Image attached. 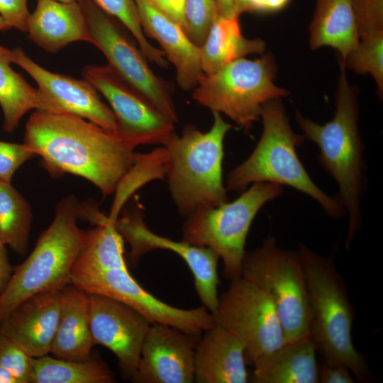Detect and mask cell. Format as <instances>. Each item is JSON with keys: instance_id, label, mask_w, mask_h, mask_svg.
I'll return each mask as SVG.
<instances>
[{"instance_id": "1", "label": "cell", "mask_w": 383, "mask_h": 383, "mask_svg": "<svg viewBox=\"0 0 383 383\" xmlns=\"http://www.w3.org/2000/svg\"><path fill=\"white\" fill-rule=\"evenodd\" d=\"M23 143L40 157L52 177L70 174L91 182L108 196L133 165L134 148L119 135L85 119L35 111L25 128Z\"/></svg>"}, {"instance_id": "2", "label": "cell", "mask_w": 383, "mask_h": 383, "mask_svg": "<svg viewBox=\"0 0 383 383\" xmlns=\"http://www.w3.org/2000/svg\"><path fill=\"white\" fill-rule=\"evenodd\" d=\"M335 94V112L331 121L320 125L296 111L297 123L304 137L313 142L323 170L338 185L336 198L349 216L345 248L349 249L362 223L361 201L367 187L364 145L358 129V104L344 65Z\"/></svg>"}, {"instance_id": "3", "label": "cell", "mask_w": 383, "mask_h": 383, "mask_svg": "<svg viewBox=\"0 0 383 383\" xmlns=\"http://www.w3.org/2000/svg\"><path fill=\"white\" fill-rule=\"evenodd\" d=\"M261 137L250 156L229 172L226 189L243 192L250 184L270 182L291 187L316 200L330 217L347 215L338 199L327 195L313 182L300 161L296 148L305 139L296 134L281 99L265 103L260 110Z\"/></svg>"}, {"instance_id": "4", "label": "cell", "mask_w": 383, "mask_h": 383, "mask_svg": "<svg viewBox=\"0 0 383 383\" xmlns=\"http://www.w3.org/2000/svg\"><path fill=\"white\" fill-rule=\"evenodd\" d=\"M212 113L209 131L188 125L180 135L174 131L164 145L169 191L185 218L197 210L228 201L222 164L224 138L232 126L219 112Z\"/></svg>"}, {"instance_id": "5", "label": "cell", "mask_w": 383, "mask_h": 383, "mask_svg": "<svg viewBox=\"0 0 383 383\" xmlns=\"http://www.w3.org/2000/svg\"><path fill=\"white\" fill-rule=\"evenodd\" d=\"M298 252L312 313L311 334L323 363L344 365L358 382H368L371 374L365 359L353 342L354 308L345 282L335 267L334 255L323 257L303 244H299Z\"/></svg>"}, {"instance_id": "6", "label": "cell", "mask_w": 383, "mask_h": 383, "mask_svg": "<svg viewBox=\"0 0 383 383\" xmlns=\"http://www.w3.org/2000/svg\"><path fill=\"white\" fill-rule=\"evenodd\" d=\"M79 203L70 194L55 207L51 224L40 235L31 253L13 274L0 296V323L21 302L38 293L71 284V273L87 238L77 225Z\"/></svg>"}, {"instance_id": "7", "label": "cell", "mask_w": 383, "mask_h": 383, "mask_svg": "<svg viewBox=\"0 0 383 383\" xmlns=\"http://www.w3.org/2000/svg\"><path fill=\"white\" fill-rule=\"evenodd\" d=\"M282 192V186L274 183H252L234 201L187 216L182 240L212 250L223 261L224 277L231 281L240 279L252 222L264 205Z\"/></svg>"}, {"instance_id": "8", "label": "cell", "mask_w": 383, "mask_h": 383, "mask_svg": "<svg viewBox=\"0 0 383 383\" xmlns=\"http://www.w3.org/2000/svg\"><path fill=\"white\" fill-rule=\"evenodd\" d=\"M241 277L256 285L271 299L286 343L311 335L312 313L304 270L297 251L279 248L274 237L245 252Z\"/></svg>"}, {"instance_id": "9", "label": "cell", "mask_w": 383, "mask_h": 383, "mask_svg": "<svg viewBox=\"0 0 383 383\" xmlns=\"http://www.w3.org/2000/svg\"><path fill=\"white\" fill-rule=\"evenodd\" d=\"M275 73L271 54L255 60L238 58L211 74H203L192 97L211 111L225 114L249 132L260 119L262 105L287 94L285 89L274 84Z\"/></svg>"}, {"instance_id": "10", "label": "cell", "mask_w": 383, "mask_h": 383, "mask_svg": "<svg viewBox=\"0 0 383 383\" xmlns=\"http://www.w3.org/2000/svg\"><path fill=\"white\" fill-rule=\"evenodd\" d=\"M77 1L84 14L91 43L106 56L108 66L165 118L177 123L178 115L170 84L153 72L140 49L110 16L91 0Z\"/></svg>"}, {"instance_id": "11", "label": "cell", "mask_w": 383, "mask_h": 383, "mask_svg": "<svg viewBox=\"0 0 383 383\" xmlns=\"http://www.w3.org/2000/svg\"><path fill=\"white\" fill-rule=\"evenodd\" d=\"M211 313L215 324L240 339L247 362L252 365L286 344L271 299L262 289L242 277L231 281L228 289L218 296V307Z\"/></svg>"}, {"instance_id": "12", "label": "cell", "mask_w": 383, "mask_h": 383, "mask_svg": "<svg viewBox=\"0 0 383 383\" xmlns=\"http://www.w3.org/2000/svg\"><path fill=\"white\" fill-rule=\"evenodd\" d=\"M71 283L87 293L104 295L132 307L152 324H165L198 335L215 324L212 313L204 306L183 309L157 299L135 281L128 267L72 272Z\"/></svg>"}, {"instance_id": "13", "label": "cell", "mask_w": 383, "mask_h": 383, "mask_svg": "<svg viewBox=\"0 0 383 383\" xmlns=\"http://www.w3.org/2000/svg\"><path fill=\"white\" fill-rule=\"evenodd\" d=\"M82 75L107 100L116 118L117 135L129 145L135 148L140 145L167 143L174 131V124L108 65H88Z\"/></svg>"}, {"instance_id": "14", "label": "cell", "mask_w": 383, "mask_h": 383, "mask_svg": "<svg viewBox=\"0 0 383 383\" xmlns=\"http://www.w3.org/2000/svg\"><path fill=\"white\" fill-rule=\"evenodd\" d=\"M13 63L30 75L38 84L36 111L77 116L117 135V121L110 106L86 79L51 72L30 58L21 48L12 50Z\"/></svg>"}, {"instance_id": "15", "label": "cell", "mask_w": 383, "mask_h": 383, "mask_svg": "<svg viewBox=\"0 0 383 383\" xmlns=\"http://www.w3.org/2000/svg\"><path fill=\"white\" fill-rule=\"evenodd\" d=\"M143 217L142 208L137 205L125 210L115 222L116 229L130 245V262L134 265L143 255L158 249L177 254L192 272L196 293L204 306L211 313L214 312L219 296L218 255L208 248L193 245L184 240L176 241L155 233L148 228Z\"/></svg>"}, {"instance_id": "16", "label": "cell", "mask_w": 383, "mask_h": 383, "mask_svg": "<svg viewBox=\"0 0 383 383\" xmlns=\"http://www.w3.org/2000/svg\"><path fill=\"white\" fill-rule=\"evenodd\" d=\"M89 323L94 345L116 356L121 377L131 380L137 369L150 321L132 307L113 298L89 294Z\"/></svg>"}, {"instance_id": "17", "label": "cell", "mask_w": 383, "mask_h": 383, "mask_svg": "<svg viewBox=\"0 0 383 383\" xmlns=\"http://www.w3.org/2000/svg\"><path fill=\"white\" fill-rule=\"evenodd\" d=\"M201 335L172 326L151 324L131 379L136 383H191L194 380L195 351Z\"/></svg>"}, {"instance_id": "18", "label": "cell", "mask_w": 383, "mask_h": 383, "mask_svg": "<svg viewBox=\"0 0 383 383\" xmlns=\"http://www.w3.org/2000/svg\"><path fill=\"white\" fill-rule=\"evenodd\" d=\"M61 309V291L33 295L18 305L1 323L0 333L31 357L48 355Z\"/></svg>"}, {"instance_id": "19", "label": "cell", "mask_w": 383, "mask_h": 383, "mask_svg": "<svg viewBox=\"0 0 383 383\" xmlns=\"http://www.w3.org/2000/svg\"><path fill=\"white\" fill-rule=\"evenodd\" d=\"M143 30L155 39L166 58L175 67L178 85L185 91L194 89L204 72L201 48L187 35L176 22L157 10L149 0H134Z\"/></svg>"}, {"instance_id": "20", "label": "cell", "mask_w": 383, "mask_h": 383, "mask_svg": "<svg viewBox=\"0 0 383 383\" xmlns=\"http://www.w3.org/2000/svg\"><path fill=\"white\" fill-rule=\"evenodd\" d=\"M203 333L195 351L194 380L200 383L248 382V362L240 339L217 324Z\"/></svg>"}, {"instance_id": "21", "label": "cell", "mask_w": 383, "mask_h": 383, "mask_svg": "<svg viewBox=\"0 0 383 383\" xmlns=\"http://www.w3.org/2000/svg\"><path fill=\"white\" fill-rule=\"evenodd\" d=\"M28 38L48 52H57L70 43H91L87 21L79 2L38 0L26 23Z\"/></svg>"}, {"instance_id": "22", "label": "cell", "mask_w": 383, "mask_h": 383, "mask_svg": "<svg viewBox=\"0 0 383 383\" xmlns=\"http://www.w3.org/2000/svg\"><path fill=\"white\" fill-rule=\"evenodd\" d=\"M94 345L89 293L71 283L61 290L60 314L50 353L57 358L84 361L91 357Z\"/></svg>"}, {"instance_id": "23", "label": "cell", "mask_w": 383, "mask_h": 383, "mask_svg": "<svg viewBox=\"0 0 383 383\" xmlns=\"http://www.w3.org/2000/svg\"><path fill=\"white\" fill-rule=\"evenodd\" d=\"M316 344L311 335L284 344L252 363L255 383H318Z\"/></svg>"}, {"instance_id": "24", "label": "cell", "mask_w": 383, "mask_h": 383, "mask_svg": "<svg viewBox=\"0 0 383 383\" xmlns=\"http://www.w3.org/2000/svg\"><path fill=\"white\" fill-rule=\"evenodd\" d=\"M309 30L312 50L330 46L344 60L360 41L353 0H316Z\"/></svg>"}, {"instance_id": "25", "label": "cell", "mask_w": 383, "mask_h": 383, "mask_svg": "<svg viewBox=\"0 0 383 383\" xmlns=\"http://www.w3.org/2000/svg\"><path fill=\"white\" fill-rule=\"evenodd\" d=\"M239 15H219L211 26L201 47V63L204 74H211L238 58L265 50V42L260 38L248 39L241 33Z\"/></svg>"}, {"instance_id": "26", "label": "cell", "mask_w": 383, "mask_h": 383, "mask_svg": "<svg viewBox=\"0 0 383 383\" xmlns=\"http://www.w3.org/2000/svg\"><path fill=\"white\" fill-rule=\"evenodd\" d=\"M109 216L103 224L87 231V238L72 272L103 271L128 267L124 240Z\"/></svg>"}, {"instance_id": "27", "label": "cell", "mask_w": 383, "mask_h": 383, "mask_svg": "<svg viewBox=\"0 0 383 383\" xmlns=\"http://www.w3.org/2000/svg\"><path fill=\"white\" fill-rule=\"evenodd\" d=\"M31 383H112L113 373L99 358L72 361L48 356L32 358Z\"/></svg>"}, {"instance_id": "28", "label": "cell", "mask_w": 383, "mask_h": 383, "mask_svg": "<svg viewBox=\"0 0 383 383\" xmlns=\"http://www.w3.org/2000/svg\"><path fill=\"white\" fill-rule=\"evenodd\" d=\"M13 63L12 50L0 45V106L4 123L3 128L7 133L13 132L23 116L35 109L36 91L23 78L11 67Z\"/></svg>"}, {"instance_id": "29", "label": "cell", "mask_w": 383, "mask_h": 383, "mask_svg": "<svg viewBox=\"0 0 383 383\" xmlns=\"http://www.w3.org/2000/svg\"><path fill=\"white\" fill-rule=\"evenodd\" d=\"M33 213L28 201L10 182H0V241L24 256L28 248Z\"/></svg>"}, {"instance_id": "30", "label": "cell", "mask_w": 383, "mask_h": 383, "mask_svg": "<svg viewBox=\"0 0 383 383\" xmlns=\"http://www.w3.org/2000/svg\"><path fill=\"white\" fill-rule=\"evenodd\" d=\"M166 159L165 148L148 154H136L133 165L114 192L115 196L109 215L111 218L117 219L123 205L137 189L151 179L165 176Z\"/></svg>"}, {"instance_id": "31", "label": "cell", "mask_w": 383, "mask_h": 383, "mask_svg": "<svg viewBox=\"0 0 383 383\" xmlns=\"http://www.w3.org/2000/svg\"><path fill=\"white\" fill-rule=\"evenodd\" d=\"M100 9L118 20L131 32L145 57L161 67L168 66L164 52L147 40L134 0H91Z\"/></svg>"}, {"instance_id": "32", "label": "cell", "mask_w": 383, "mask_h": 383, "mask_svg": "<svg viewBox=\"0 0 383 383\" xmlns=\"http://www.w3.org/2000/svg\"><path fill=\"white\" fill-rule=\"evenodd\" d=\"M345 67L359 74H370L374 79L379 94H383V36L359 41L357 47L340 60Z\"/></svg>"}, {"instance_id": "33", "label": "cell", "mask_w": 383, "mask_h": 383, "mask_svg": "<svg viewBox=\"0 0 383 383\" xmlns=\"http://www.w3.org/2000/svg\"><path fill=\"white\" fill-rule=\"evenodd\" d=\"M218 16L216 0H185L184 30L189 39L201 48Z\"/></svg>"}, {"instance_id": "34", "label": "cell", "mask_w": 383, "mask_h": 383, "mask_svg": "<svg viewBox=\"0 0 383 383\" xmlns=\"http://www.w3.org/2000/svg\"><path fill=\"white\" fill-rule=\"evenodd\" d=\"M360 40L383 36V0H353Z\"/></svg>"}, {"instance_id": "35", "label": "cell", "mask_w": 383, "mask_h": 383, "mask_svg": "<svg viewBox=\"0 0 383 383\" xmlns=\"http://www.w3.org/2000/svg\"><path fill=\"white\" fill-rule=\"evenodd\" d=\"M32 358L13 341L0 333V367L14 374L20 383H31Z\"/></svg>"}, {"instance_id": "36", "label": "cell", "mask_w": 383, "mask_h": 383, "mask_svg": "<svg viewBox=\"0 0 383 383\" xmlns=\"http://www.w3.org/2000/svg\"><path fill=\"white\" fill-rule=\"evenodd\" d=\"M35 156L24 143L0 140V182H11L19 167Z\"/></svg>"}, {"instance_id": "37", "label": "cell", "mask_w": 383, "mask_h": 383, "mask_svg": "<svg viewBox=\"0 0 383 383\" xmlns=\"http://www.w3.org/2000/svg\"><path fill=\"white\" fill-rule=\"evenodd\" d=\"M29 15L27 0H0V16L10 28L26 32Z\"/></svg>"}, {"instance_id": "38", "label": "cell", "mask_w": 383, "mask_h": 383, "mask_svg": "<svg viewBox=\"0 0 383 383\" xmlns=\"http://www.w3.org/2000/svg\"><path fill=\"white\" fill-rule=\"evenodd\" d=\"M319 382L353 383L355 381L347 367L323 363L319 371Z\"/></svg>"}, {"instance_id": "39", "label": "cell", "mask_w": 383, "mask_h": 383, "mask_svg": "<svg viewBox=\"0 0 383 383\" xmlns=\"http://www.w3.org/2000/svg\"><path fill=\"white\" fill-rule=\"evenodd\" d=\"M160 12L178 23L184 29L185 0H149Z\"/></svg>"}, {"instance_id": "40", "label": "cell", "mask_w": 383, "mask_h": 383, "mask_svg": "<svg viewBox=\"0 0 383 383\" xmlns=\"http://www.w3.org/2000/svg\"><path fill=\"white\" fill-rule=\"evenodd\" d=\"M6 245L0 241V296L6 289L13 274Z\"/></svg>"}, {"instance_id": "41", "label": "cell", "mask_w": 383, "mask_h": 383, "mask_svg": "<svg viewBox=\"0 0 383 383\" xmlns=\"http://www.w3.org/2000/svg\"><path fill=\"white\" fill-rule=\"evenodd\" d=\"M291 0H250V11L274 12L284 8Z\"/></svg>"}, {"instance_id": "42", "label": "cell", "mask_w": 383, "mask_h": 383, "mask_svg": "<svg viewBox=\"0 0 383 383\" xmlns=\"http://www.w3.org/2000/svg\"><path fill=\"white\" fill-rule=\"evenodd\" d=\"M216 1L219 15L223 16L239 15L236 11L235 0H216Z\"/></svg>"}, {"instance_id": "43", "label": "cell", "mask_w": 383, "mask_h": 383, "mask_svg": "<svg viewBox=\"0 0 383 383\" xmlns=\"http://www.w3.org/2000/svg\"><path fill=\"white\" fill-rule=\"evenodd\" d=\"M0 383H20V382L11 372L0 367Z\"/></svg>"}, {"instance_id": "44", "label": "cell", "mask_w": 383, "mask_h": 383, "mask_svg": "<svg viewBox=\"0 0 383 383\" xmlns=\"http://www.w3.org/2000/svg\"><path fill=\"white\" fill-rule=\"evenodd\" d=\"M237 13L240 15L243 12L250 11V0H235Z\"/></svg>"}, {"instance_id": "45", "label": "cell", "mask_w": 383, "mask_h": 383, "mask_svg": "<svg viewBox=\"0 0 383 383\" xmlns=\"http://www.w3.org/2000/svg\"><path fill=\"white\" fill-rule=\"evenodd\" d=\"M10 28L8 23L5 20L0 16V31L5 30Z\"/></svg>"}, {"instance_id": "46", "label": "cell", "mask_w": 383, "mask_h": 383, "mask_svg": "<svg viewBox=\"0 0 383 383\" xmlns=\"http://www.w3.org/2000/svg\"><path fill=\"white\" fill-rule=\"evenodd\" d=\"M55 1H60V2H72V1H77V0H55Z\"/></svg>"}]
</instances>
